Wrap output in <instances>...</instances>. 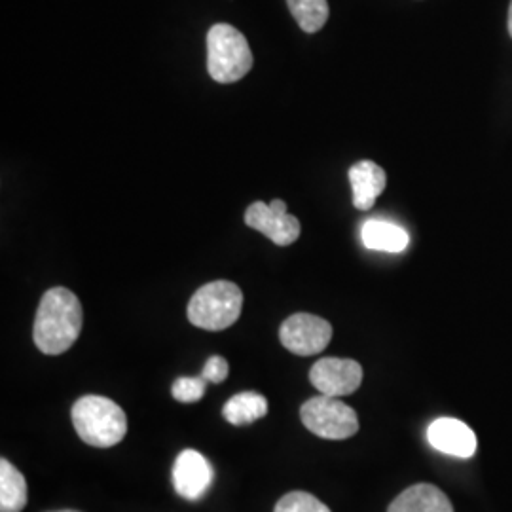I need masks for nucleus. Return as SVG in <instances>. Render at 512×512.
I'll list each match as a JSON object with an SVG mask.
<instances>
[{"label": "nucleus", "instance_id": "obj_18", "mask_svg": "<svg viewBox=\"0 0 512 512\" xmlns=\"http://www.w3.org/2000/svg\"><path fill=\"white\" fill-rule=\"evenodd\" d=\"M207 384H209V382H207L203 376H198V378H179V380L173 384L171 395H173V399L179 401V403H198L203 395H205V391H207Z\"/></svg>", "mask_w": 512, "mask_h": 512}, {"label": "nucleus", "instance_id": "obj_17", "mask_svg": "<svg viewBox=\"0 0 512 512\" xmlns=\"http://www.w3.org/2000/svg\"><path fill=\"white\" fill-rule=\"evenodd\" d=\"M274 512H330V509L315 495L291 492L277 501Z\"/></svg>", "mask_w": 512, "mask_h": 512}, {"label": "nucleus", "instance_id": "obj_5", "mask_svg": "<svg viewBox=\"0 0 512 512\" xmlns=\"http://www.w3.org/2000/svg\"><path fill=\"white\" fill-rule=\"evenodd\" d=\"M300 418L315 437L327 440L351 439L359 431L355 410L338 397L319 395L300 408Z\"/></svg>", "mask_w": 512, "mask_h": 512}, {"label": "nucleus", "instance_id": "obj_8", "mask_svg": "<svg viewBox=\"0 0 512 512\" xmlns=\"http://www.w3.org/2000/svg\"><path fill=\"white\" fill-rule=\"evenodd\" d=\"M310 382L321 395L346 397L363 384V366L353 359L325 357L311 366Z\"/></svg>", "mask_w": 512, "mask_h": 512}, {"label": "nucleus", "instance_id": "obj_20", "mask_svg": "<svg viewBox=\"0 0 512 512\" xmlns=\"http://www.w3.org/2000/svg\"><path fill=\"white\" fill-rule=\"evenodd\" d=\"M507 27H509V35H511L512 38V0L511 6H509V21H507Z\"/></svg>", "mask_w": 512, "mask_h": 512}, {"label": "nucleus", "instance_id": "obj_19", "mask_svg": "<svg viewBox=\"0 0 512 512\" xmlns=\"http://www.w3.org/2000/svg\"><path fill=\"white\" fill-rule=\"evenodd\" d=\"M228 372H230L228 361L220 355H213L203 366L202 376L209 384H222L228 378Z\"/></svg>", "mask_w": 512, "mask_h": 512}, {"label": "nucleus", "instance_id": "obj_6", "mask_svg": "<svg viewBox=\"0 0 512 512\" xmlns=\"http://www.w3.org/2000/svg\"><path fill=\"white\" fill-rule=\"evenodd\" d=\"M279 340L294 355L311 357L329 346L332 327L323 317L311 313H294L281 325Z\"/></svg>", "mask_w": 512, "mask_h": 512}, {"label": "nucleus", "instance_id": "obj_13", "mask_svg": "<svg viewBox=\"0 0 512 512\" xmlns=\"http://www.w3.org/2000/svg\"><path fill=\"white\" fill-rule=\"evenodd\" d=\"M361 239L366 249L382 253H401L408 247V234L401 226L385 220H368L363 224Z\"/></svg>", "mask_w": 512, "mask_h": 512}, {"label": "nucleus", "instance_id": "obj_1", "mask_svg": "<svg viewBox=\"0 0 512 512\" xmlns=\"http://www.w3.org/2000/svg\"><path fill=\"white\" fill-rule=\"evenodd\" d=\"M84 325V311L76 294L54 287L42 296L35 317L33 338L46 355H61L73 348Z\"/></svg>", "mask_w": 512, "mask_h": 512}, {"label": "nucleus", "instance_id": "obj_15", "mask_svg": "<svg viewBox=\"0 0 512 512\" xmlns=\"http://www.w3.org/2000/svg\"><path fill=\"white\" fill-rule=\"evenodd\" d=\"M268 414V401L255 391H243L222 408L224 420L232 425H249Z\"/></svg>", "mask_w": 512, "mask_h": 512}, {"label": "nucleus", "instance_id": "obj_16", "mask_svg": "<svg viewBox=\"0 0 512 512\" xmlns=\"http://www.w3.org/2000/svg\"><path fill=\"white\" fill-rule=\"evenodd\" d=\"M289 10L306 33H317L329 21V2L327 0H287Z\"/></svg>", "mask_w": 512, "mask_h": 512}, {"label": "nucleus", "instance_id": "obj_10", "mask_svg": "<svg viewBox=\"0 0 512 512\" xmlns=\"http://www.w3.org/2000/svg\"><path fill=\"white\" fill-rule=\"evenodd\" d=\"M429 444L442 454L456 458H473L476 452V437L473 429L456 418H439L427 429Z\"/></svg>", "mask_w": 512, "mask_h": 512}, {"label": "nucleus", "instance_id": "obj_21", "mask_svg": "<svg viewBox=\"0 0 512 512\" xmlns=\"http://www.w3.org/2000/svg\"><path fill=\"white\" fill-rule=\"evenodd\" d=\"M55 512H78V511H55Z\"/></svg>", "mask_w": 512, "mask_h": 512}, {"label": "nucleus", "instance_id": "obj_2", "mask_svg": "<svg viewBox=\"0 0 512 512\" xmlns=\"http://www.w3.org/2000/svg\"><path fill=\"white\" fill-rule=\"evenodd\" d=\"M73 425L82 442L95 448L120 444L128 433L124 410L107 397L88 395L73 406Z\"/></svg>", "mask_w": 512, "mask_h": 512}, {"label": "nucleus", "instance_id": "obj_12", "mask_svg": "<svg viewBox=\"0 0 512 512\" xmlns=\"http://www.w3.org/2000/svg\"><path fill=\"white\" fill-rule=\"evenodd\" d=\"M387 512H454V507L437 486L416 484L395 497Z\"/></svg>", "mask_w": 512, "mask_h": 512}, {"label": "nucleus", "instance_id": "obj_4", "mask_svg": "<svg viewBox=\"0 0 512 512\" xmlns=\"http://www.w3.org/2000/svg\"><path fill=\"white\" fill-rule=\"evenodd\" d=\"M243 293L232 281L203 285L188 302V321L203 330H226L241 315Z\"/></svg>", "mask_w": 512, "mask_h": 512}, {"label": "nucleus", "instance_id": "obj_14", "mask_svg": "<svg viewBox=\"0 0 512 512\" xmlns=\"http://www.w3.org/2000/svg\"><path fill=\"white\" fill-rule=\"evenodd\" d=\"M25 507V476L21 475L8 459H0V512H21Z\"/></svg>", "mask_w": 512, "mask_h": 512}, {"label": "nucleus", "instance_id": "obj_11", "mask_svg": "<svg viewBox=\"0 0 512 512\" xmlns=\"http://www.w3.org/2000/svg\"><path fill=\"white\" fill-rule=\"evenodd\" d=\"M349 183L353 190V205L359 211H368L384 192L387 175L380 165L363 160L349 169Z\"/></svg>", "mask_w": 512, "mask_h": 512}, {"label": "nucleus", "instance_id": "obj_7", "mask_svg": "<svg viewBox=\"0 0 512 512\" xmlns=\"http://www.w3.org/2000/svg\"><path fill=\"white\" fill-rule=\"evenodd\" d=\"M245 224L256 232L272 239L279 247H289L300 238V220L289 215L287 203L274 200L272 203L255 202L245 211Z\"/></svg>", "mask_w": 512, "mask_h": 512}, {"label": "nucleus", "instance_id": "obj_9", "mask_svg": "<svg viewBox=\"0 0 512 512\" xmlns=\"http://www.w3.org/2000/svg\"><path fill=\"white\" fill-rule=\"evenodd\" d=\"M213 467L209 459L198 450H184L173 465V484L177 494L196 501L200 499L213 484Z\"/></svg>", "mask_w": 512, "mask_h": 512}, {"label": "nucleus", "instance_id": "obj_3", "mask_svg": "<svg viewBox=\"0 0 512 512\" xmlns=\"http://www.w3.org/2000/svg\"><path fill=\"white\" fill-rule=\"evenodd\" d=\"M253 52L243 33L217 23L207 33V71L219 84H234L253 69Z\"/></svg>", "mask_w": 512, "mask_h": 512}]
</instances>
